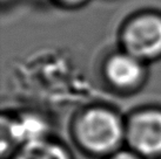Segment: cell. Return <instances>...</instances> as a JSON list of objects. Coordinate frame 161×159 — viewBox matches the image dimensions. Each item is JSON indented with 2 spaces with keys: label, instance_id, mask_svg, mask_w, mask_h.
<instances>
[{
  "label": "cell",
  "instance_id": "3957f363",
  "mask_svg": "<svg viewBox=\"0 0 161 159\" xmlns=\"http://www.w3.org/2000/svg\"><path fill=\"white\" fill-rule=\"evenodd\" d=\"M125 144L145 159H161V108H141L125 119Z\"/></svg>",
  "mask_w": 161,
  "mask_h": 159
},
{
  "label": "cell",
  "instance_id": "277c9868",
  "mask_svg": "<svg viewBox=\"0 0 161 159\" xmlns=\"http://www.w3.org/2000/svg\"><path fill=\"white\" fill-rule=\"evenodd\" d=\"M103 79L113 90L122 94L135 93L147 77L146 63L120 50L109 55L103 63Z\"/></svg>",
  "mask_w": 161,
  "mask_h": 159
},
{
  "label": "cell",
  "instance_id": "6da1fadb",
  "mask_svg": "<svg viewBox=\"0 0 161 159\" xmlns=\"http://www.w3.org/2000/svg\"><path fill=\"white\" fill-rule=\"evenodd\" d=\"M72 136L81 151L105 159L125 144V119L111 108L90 106L73 121Z\"/></svg>",
  "mask_w": 161,
  "mask_h": 159
},
{
  "label": "cell",
  "instance_id": "7a4b0ae2",
  "mask_svg": "<svg viewBox=\"0 0 161 159\" xmlns=\"http://www.w3.org/2000/svg\"><path fill=\"white\" fill-rule=\"evenodd\" d=\"M121 50L147 63L161 59V13L143 11L132 15L120 29Z\"/></svg>",
  "mask_w": 161,
  "mask_h": 159
},
{
  "label": "cell",
  "instance_id": "8992f818",
  "mask_svg": "<svg viewBox=\"0 0 161 159\" xmlns=\"http://www.w3.org/2000/svg\"><path fill=\"white\" fill-rule=\"evenodd\" d=\"M105 159H145V158L141 157L140 155H138L133 150L128 149V147H122V149L118 150L113 155H111L109 157H107V158Z\"/></svg>",
  "mask_w": 161,
  "mask_h": 159
},
{
  "label": "cell",
  "instance_id": "5b68a950",
  "mask_svg": "<svg viewBox=\"0 0 161 159\" xmlns=\"http://www.w3.org/2000/svg\"><path fill=\"white\" fill-rule=\"evenodd\" d=\"M9 159H73V157L64 144L46 137L19 146Z\"/></svg>",
  "mask_w": 161,
  "mask_h": 159
}]
</instances>
